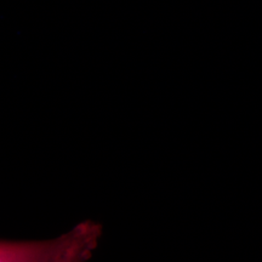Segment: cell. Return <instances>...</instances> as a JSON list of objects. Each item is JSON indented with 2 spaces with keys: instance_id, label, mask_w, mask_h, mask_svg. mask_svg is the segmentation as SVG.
I'll use <instances>...</instances> for the list:
<instances>
[{
  "instance_id": "obj_1",
  "label": "cell",
  "mask_w": 262,
  "mask_h": 262,
  "mask_svg": "<svg viewBox=\"0 0 262 262\" xmlns=\"http://www.w3.org/2000/svg\"><path fill=\"white\" fill-rule=\"evenodd\" d=\"M72 233L52 241L17 242L2 241L0 262H51L70 243Z\"/></svg>"
},
{
  "instance_id": "obj_2",
  "label": "cell",
  "mask_w": 262,
  "mask_h": 262,
  "mask_svg": "<svg viewBox=\"0 0 262 262\" xmlns=\"http://www.w3.org/2000/svg\"><path fill=\"white\" fill-rule=\"evenodd\" d=\"M71 233L70 243L51 262H86L96 248L101 229L98 225L86 221L78 225Z\"/></svg>"
}]
</instances>
